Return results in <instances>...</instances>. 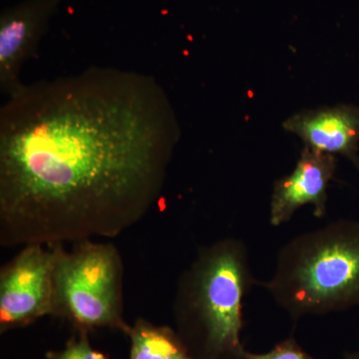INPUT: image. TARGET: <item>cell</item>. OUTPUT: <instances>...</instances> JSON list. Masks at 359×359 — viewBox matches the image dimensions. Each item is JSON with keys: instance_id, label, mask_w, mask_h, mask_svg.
Returning a JSON list of instances; mask_svg holds the SVG:
<instances>
[{"instance_id": "1", "label": "cell", "mask_w": 359, "mask_h": 359, "mask_svg": "<svg viewBox=\"0 0 359 359\" xmlns=\"http://www.w3.org/2000/svg\"><path fill=\"white\" fill-rule=\"evenodd\" d=\"M181 130L154 77L91 67L0 110V245L115 238L159 199Z\"/></svg>"}, {"instance_id": "2", "label": "cell", "mask_w": 359, "mask_h": 359, "mask_svg": "<svg viewBox=\"0 0 359 359\" xmlns=\"http://www.w3.org/2000/svg\"><path fill=\"white\" fill-rule=\"evenodd\" d=\"M257 285L243 241L203 248L180 278L173 314L177 334L193 359H243L245 297Z\"/></svg>"}, {"instance_id": "3", "label": "cell", "mask_w": 359, "mask_h": 359, "mask_svg": "<svg viewBox=\"0 0 359 359\" xmlns=\"http://www.w3.org/2000/svg\"><path fill=\"white\" fill-rule=\"evenodd\" d=\"M292 320L359 308V221L339 219L297 236L257 282Z\"/></svg>"}, {"instance_id": "4", "label": "cell", "mask_w": 359, "mask_h": 359, "mask_svg": "<svg viewBox=\"0 0 359 359\" xmlns=\"http://www.w3.org/2000/svg\"><path fill=\"white\" fill-rule=\"evenodd\" d=\"M54 245L53 316L68 321L75 332L110 328L126 334L124 266L117 248L92 240L74 243L70 250Z\"/></svg>"}, {"instance_id": "5", "label": "cell", "mask_w": 359, "mask_h": 359, "mask_svg": "<svg viewBox=\"0 0 359 359\" xmlns=\"http://www.w3.org/2000/svg\"><path fill=\"white\" fill-rule=\"evenodd\" d=\"M55 245L33 244L0 271V332L53 316Z\"/></svg>"}, {"instance_id": "6", "label": "cell", "mask_w": 359, "mask_h": 359, "mask_svg": "<svg viewBox=\"0 0 359 359\" xmlns=\"http://www.w3.org/2000/svg\"><path fill=\"white\" fill-rule=\"evenodd\" d=\"M62 0H25L0 16V88L7 97L25 84L20 72L34 53L47 25Z\"/></svg>"}, {"instance_id": "7", "label": "cell", "mask_w": 359, "mask_h": 359, "mask_svg": "<svg viewBox=\"0 0 359 359\" xmlns=\"http://www.w3.org/2000/svg\"><path fill=\"white\" fill-rule=\"evenodd\" d=\"M337 156L304 147L294 171L276 181L269 205V223H287L297 210L311 205L316 218L327 214V190L337 171Z\"/></svg>"}, {"instance_id": "8", "label": "cell", "mask_w": 359, "mask_h": 359, "mask_svg": "<svg viewBox=\"0 0 359 359\" xmlns=\"http://www.w3.org/2000/svg\"><path fill=\"white\" fill-rule=\"evenodd\" d=\"M283 127L299 137L304 147L346 158L359 173V105L339 104L299 111Z\"/></svg>"}, {"instance_id": "9", "label": "cell", "mask_w": 359, "mask_h": 359, "mask_svg": "<svg viewBox=\"0 0 359 359\" xmlns=\"http://www.w3.org/2000/svg\"><path fill=\"white\" fill-rule=\"evenodd\" d=\"M128 359H183L190 356L176 330L138 318L130 325Z\"/></svg>"}, {"instance_id": "10", "label": "cell", "mask_w": 359, "mask_h": 359, "mask_svg": "<svg viewBox=\"0 0 359 359\" xmlns=\"http://www.w3.org/2000/svg\"><path fill=\"white\" fill-rule=\"evenodd\" d=\"M89 332H75V334L63 348L59 351H49L45 353L46 359H109L101 351L91 346Z\"/></svg>"}, {"instance_id": "11", "label": "cell", "mask_w": 359, "mask_h": 359, "mask_svg": "<svg viewBox=\"0 0 359 359\" xmlns=\"http://www.w3.org/2000/svg\"><path fill=\"white\" fill-rule=\"evenodd\" d=\"M243 359H314L297 344L294 337L283 340L264 353H252L245 351Z\"/></svg>"}, {"instance_id": "12", "label": "cell", "mask_w": 359, "mask_h": 359, "mask_svg": "<svg viewBox=\"0 0 359 359\" xmlns=\"http://www.w3.org/2000/svg\"><path fill=\"white\" fill-rule=\"evenodd\" d=\"M344 359H359V349L355 351H351V353H346Z\"/></svg>"}, {"instance_id": "13", "label": "cell", "mask_w": 359, "mask_h": 359, "mask_svg": "<svg viewBox=\"0 0 359 359\" xmlns=\"http://www.w3.org/2000/svg\"><path fill=\"white\" fill-rule=\"evenodd\" d=\"M183 359H193V358H191V356H187V358H183Z\"/></svg>"}]
</instances>
